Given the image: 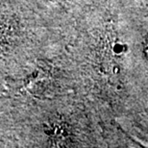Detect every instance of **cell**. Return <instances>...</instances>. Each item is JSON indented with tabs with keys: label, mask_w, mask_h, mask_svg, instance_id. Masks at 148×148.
<instances>
[{
	"label": "cell",
	"mask_w": 148,
	"mask_h": 148,
	"mask_svg": "<svg viewBox=\"0 0 148 148\" xmlns=\"http://www.w3.org/2000/svg\"><path fill=\"white\" fill-rule=\"evenodd\" d=\"M143 51L144 54H145L146 58L148 59V36L146 37L145 40H144V47H143Z\"/></svg>",
	"instance_id": "obj_1"
}]
</instances>
